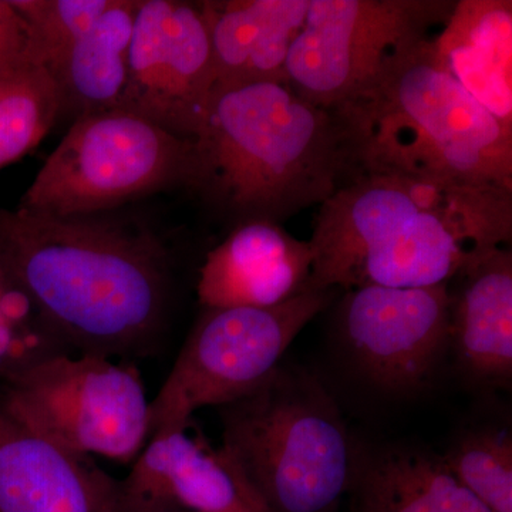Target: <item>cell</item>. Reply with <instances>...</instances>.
<instances>
[{"mask_svg": "<svg viewBox=\"0 0 512 512\" xmlns=\"http://www.w3.org/2000/svg\"><path fill=\"white\" fill-rule=\"evenodd\" d=\"M0 269L72 355L136 360L164 349L174 258L160 237L114 215L0 210Z\"/></svg>", "mask_w": 512, "mask_h": 512, "instance_id": "6da1fadb", "label": "cell"}, {"mask_svg": "<svg viewBox=\"0 0 512 512\" xmlns=\"http://www.w3.org/2000/svg\"><path fill=\"white\" fill-rule=\"evenodd\" d=\"M511 239L512 188L362 171L319 205L311 291L450 284Z\"/></svg>", "mask_w": 512, "mask_h": 512, "instance_id": "7a4b0ae2", "label": "cell"}, {"mask_svg": "<svg viewBox=\"0 0 512 512\" xmlns=\"http://www.w3.org/2000/svg\"><path fill=\"white\" fill-rule=\"evenodd\" d=\"M192 156L188 190L232 225L282 224L359 174L336 111L281 83L212 90Z\"/></svg>", "mask_w": 512, "mask_h": 512, "instance_id": "3957f363", "label": "cell"}, {"mask_svg": "<svg viewBox=\"0 0 512 512\" xmlns=\"http://www.w3.org/2000/svg\"><path fill=\"white\" fill-rule=\"evenodd\" d=\"M332 110L359 173L512 188V131L441 69L431 37L400 53L372 89Z\"/></svg>", "mask_w": 512, "mask_h": 512, "instance_id": "277c9868", "label": "cell"}, {"mask_svg": "<svg viewBox=\"0 0 512 512\" xmlns=\"http://www.w3.org/2000/svg\"><path fill=\"white\" fill-rule=\"evenodd\" d=\"M217 409L218 458L259 511L338 510L349 491L355 440L318 377L279 365Z\"/></svg>", "mask_w": 512, "mask_h": 512, "instance_id": "5b68a950", "label": "cell"}, {"mask_svg": "<svg viewBox=\"0 0 512 512\" xmlns=\"http://www.w3.org/2000/svg\"><path fill=\"white\" fill-rule=\"evenodd\" d=\"M192 141L116 109L74 120L20 201L50 217L106 214L170 188L190 187Z\"/></svg>", "mask_w": 512, "mask_h": 512, "instance_id": "8992f818", "label": "cell"}, {"mask_svg": "<svg viewBox=\"0 0 512 512\" xmlns=\"http://www.w3.org/2000/svg\"><path fill=\"white\" fill-rule=\"evenodd\" d=\"M336 296V289H325L272 308L204 309L148 406V439L185 430L198 410L224 406L258 386Z\"/></svg>", "mask_w": 512, "mask_h": 512, "instance_id": "52a82bcc", "label": "cell"}, {"mask_svg": "<svg viewBox=\"0 0 512 512\" xmlns=\"http://www.w3.org/2000/svg\"><path fill=\"white\" fill-rule=\"evenodd\" d=\"M0 402L33 433L76 456L130 463L148 439L150 403L133 363L57 353L0 383Z\"/></svg>", "mask_w": 512, "mask_h": 512, "instance_id": "ba28073f", "label": "cell"}, {"mask_svg": "<svg viewBox=\"0 0 512 512\" xmlns=\"http://www.w3.org/2000/svg\"><path fill=\"white\" fill-rule=\"evenodd\" d=\"M453 0H311L289 50L286 84L335 109L375 86L400 53L443 25Z\"/></svg>", "mask_w": 512, "mask_h": 512, "instance_id": "9c48e42d", "label": "cell"}, {"mask_svg": "<svg viewBox=\"0 0 512 512\" xmlns=\"http://www.w3.org/2000/svg\"><path fill=\"white\" fill-rule=\"evenodd\" d=\"M215 86L201 2L140 0L120 110L194 140Z\"/></svg>", "mask_w": 512, "mask_h": 512, "instance_id": "30bf717a", "label": "cell"}, {"mask_svg": "<svg viewBox=\"0 0 512 512\" xmlns=\"http://www.w3.org/2000/svg\"><path fill=\"white\" fill-rule=\"evenodd\" d=\"M450 289H350L336 332L353 366L382 392L410 394L431 382L450 349Z\"/></svg>", "mask_w": 512, "mask_h": 512, "instance_id": "8fae6325", "label": "cell"}, {"mask_svg": "<svg viewBox=\"0 0 512 512\" xmlns=\"http://www.w3.org/2000/svg\"><path fill=\"white\" fill-rule=\"evenodd\" d=\"M309 241L284 225L247 221L205 256L197 293L204 309L272 308L311 291Z\"/></svg>", "mask_w": 512, "mask_h": 512, "instance_id": "7c38bea8", "label": "cell"}, {"mask_svg": "<svg viewBox=\"0 0 512 512\" xmlns=\"http://www.w3.org/2000/svg\"><path fill=\"white\" fill-rule=\"evenodd\" d=\"M119 480L55 446L0 402V512H114Z\"/></svg>", "mask_w": 512, "mask_h": 512, "instance_id": "4fadbf2b", "label": "cell"}, {"mask_svg": "<svg viewBox=\"0 0 512 512\" xmlns=\"http://www.w3.org/2000/svg\"><path fill=\"white\" fill-rule=\"evenodd\" d=\"M261 512L218 458L185 430L150 440L119 481L114 512Z\"/></svg>", "mask_w": 512, "mask_h": 512, "instance_id": "5bb4252c", "label": "cell"}, {"mask_svg": "<svg viewBox=\"0 0 512 512\" xmlns=\"http://www.w3.org/2000/svg\"><path fill=\"white\" fill-rule=\"evenodd\" d=\"M450 349L461 373L481 389L512 380V252L495 248L448 284Z\"/></svg>", "mask_w": 512, "mask_h": 512, "instance_id": "9a60e30c", "label": "cell"}, {"mask_svg": "<svg viewBox=\"0 0 512 512\" xmlns=\"http://www.w3.org/2000/svg\"><path fill=\"white\" fill-rule=\"evenodd\" d=\"M214 89L256 83L286 84L292 43L311 0H204Z\"/></svg>", "mask_w": 512, "mask_h": 512, "instance_id": "2e32d148", "label": "cell"}, {"mask_svg": "<svg viewBox=\"0 0 512 512\" xmlns=\"http://www.w3.org/2000/svg\"><path fill=\"white\" fill-rule=\"evenodd\" d=\"M350 512H491L431 451L355 441Z\"/></svg>", "mask_w": 512, "mask_h": 512, "instance_id": "e0dca14e", "label": "cell"}, {"mask_svg": "<svg viewBox=\"0 0 512 512\" xmlns=\"http://www.w3.org/2000/svg\"><path fill=\"white\" fill-rule=\"evenodd\" d=\"M441 69L512 131V2L460 0L433 39Z\"/></svg>", "mask_w": 512, "mask_h": 512, "instance_id": "ac0fdd59", "label": "cell"}, {"mask_svg": "<svg viewBox=\"0 0 512 512\" xmlns=\"http://www.w3.org/2000/svg\"><path fill=\"white\" fill-rule=\"evenodd\" d=\"M138 3L111 0L106 12L50 70L62 100V117L74 121L119 109Z\"/></svg>", "mask_w": 512, "mask_h": 512, "instance_id": "d6986e66", "label": "cell"}, {"mask_svg": "<svg viewBox=\"0 0 512 512\" xmlns=\"http://www.w3.org/2000/svg\"><path fill=\"white\" fill-rule=\"evenodd\" d=\"M62 117L52 74L35 60L0 70V168L28 154Z\"/></svg>", "mask_w": 512, "mask_h": 512, "instance_id": "ffe728a7", "label": "cell"}, {"mask_svg": "<svg viewBox=\"0 0 512 512\" xmlns=\"http://www.w3.org/2000/svg\"><path fill=\"white\" fill-rule=\"evenodd\" d=\"M444 466L491 512H512V437L507 429L467 431L443 457Z\"/></svg>", "mask_w": 512, "mask_h": 512, "instance_id": "44dd1931", "label": "cell"}, {"mask_svg": "<svg viewBox=\"0 0 512 512\" xmlns=\"http://www.w3.org/2000/svg\"><path fill=\"white\" fill-rule=\"evenodd\" d=\"M57 353L69 352L46 328L28 296L0 269V383Z\"/></svg>", "mask_w": 512, "mask_h": 512, "instance_id": "7402d4cb", "label": "cell"}, {"mask_svg": "<svg viewBox=\"0 0 512 512\" xmlns=\"http://www.w3.org/2000/svg\"><path fill=\"white\" fill-rule=\"evenodd\" d=\"M30 29L32 55L52 70L73 43L92 28L111 0H12Z\"/></svg>", "mask_w": 512, "mask_h": 512, "instance_id": "603a6c76", "label": "cell"}, {"mask_svg": "<svg viewBox=\"0 0 512 512\" xmlns=\"http://www.w3.org/2000/svg\"><path fill=\"white\" fill-rule=\"evenodd\" d=\"M26 60H35L28 22L12 0H0V70Z\"/></svg>", "mask_w": 512, "mask_h": 512, "instance_id": "cb8c5ba5", "label": "cell"}, {"mask_svg": "<svg viewBox=\"0 0 512 512\" xmlns=\"http://www.w3.org/2000/svg\"><path fill=\"white\" fill-rule=\"evenodd\" d=\"M158 512H184V511L170 510V511H158Z\"/></svg>", "mask_w": 512, "mask_h": 512, "instance_id": "d4e9b609", "label": "cell"}]
</instances>
